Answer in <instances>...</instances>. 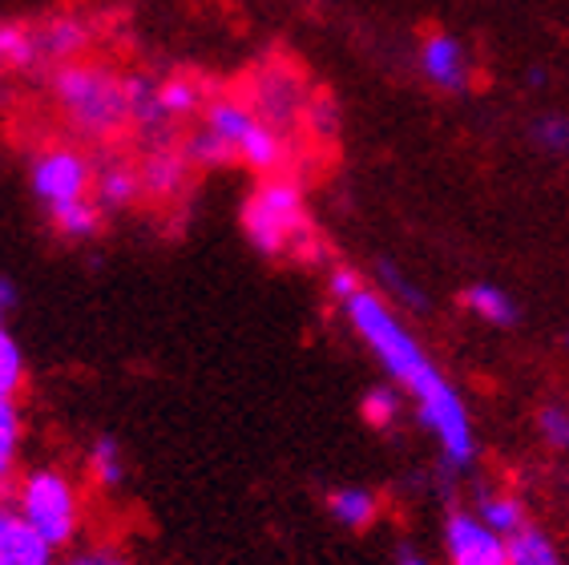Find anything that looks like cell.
<instances>
[{
    "instance_id": "obj_8",
    "label": "cell",
    "mask_w": 569,
    "mask_h": 565,
    "mask_svg": "<svg viewBox=\"0 0 569 565\" xmlns=\"http://www.w3.org/2000/svg\"><path fill=\"white\" fill-rule=\"evenodd\" d=\"M247 101L254 106L259 118L271 121L274 130H283V133L291 130V126H299V121H307V106H311L303 86H299L291 73H283V69H271V73L259 77Z\"/></svg>"
},
{
    "instance_id": "obj_12",
    "label": "cell",
    "mask_w": 569,
    "mask_h": 565,
    "mask_svg": "<svg viewBox=\"0 0 569 565\" xmlns=\"http://www.w3.org/2000/svg\"><path fill=\"white\" fill-rule=\"evenodd\" d=\"M130 477V460H126V448L113 440V436H98L89 440L86 448V480L101 493H118Z\"/></svg>"
},
{
    "instance_id": "obj_13",
    "label": "cell",
    "mask_w": 569,
    "mask_h": 565,
    "mask_svg": "<svg viewBox=\"0 0 569 565\" xmlns=\"http://www.w3.org/2000/svg\"><path fill=\"white\" fill-rule=\"evenodd\" d=\"M190 178V158L166 146H153L142 162V186L150 198H174Z\"/></svg>"
},
{
    "instance_id": "obj_18",
    "label": "cell",
    "mask_w": 569,
    "mask_h": 565,
    "mask_svg": "<svg viewBox=\"0 0 569 565\" xmlns=\"http://www.w3.org/2000/svg\"><path fill=\"white\" fill-rule=\"evenodd\" d=\"M158 106H162L166 121L174 126V121L202 113V109H207V98H202L198 81H190V77H162V81H158Z\"/></svg>"
},
{
    "instance_id": "obj_17",
    "label": "cell",
    "mask_w": 569,
    "mask_h": 565,
    "mask_svg": "<svg viewBox=\"0 0 569 565\" xmlns=\"http://www.w3.org/2000/svg\"><path fill=\"white\" fill-rule=\"evenodd\" d=\"M460 304L469 307L477 319H485V324H493V327H509L517 319V304L509 299V291L497 287V282H472L469 291L460 295Z\"/></svg>"
},
{
    "instance_id": "obj_23",
    "label": "cell",
    "mask_w": 569,
    "mask_h": 565,
    "mask_svg": "<svg viewBox=\"0 0 569 565\" xmlns=\"http://www.w3.org/2000/svg\"><path fill=\"white\" fill-rule=\"evenodd\" d=\"M376 279H380V287H383V299L392 307H400V311H425V291H420L417 282L408 279L396 262H380L376 267Z\"/></svg>"
},
{
    "instance_id": "obj_15",
    "label": "cell",
    "mask_w": 569,
    "mask_h": 565,
    "mask_svg": "<svg viewBox=\"0 0 569 565\" xmlns=\"http://www.w3.org/2000/svg\"><path fill=\"white\" fill-rule=\"evenodd\" d=\"M328 513L336 525L360 533L380 517V497L372 489H363V485H340V489L328 493Z\"/></svg>"
},
{
    "instance_id": "obj_22",
    "label": "cell",
    "mask_w": 569,
    "mask_h": 565,
    "mask_svg": "<svg viewBox=\"0 0 569 565\" xmlns=\"http://www.w3.org/2000/svg\"><path fill=\"white\" fill-rule=\"evenodd\" d=\"M49 218H53V230L66 242H89L101 230V218H106V210L89 198V202H77V207L57 210V215H49Z\"/></svg>"
},
{
    "instance_id": "obj_14",
    "label": "cell",
    "mask_w": 569,
    "mask_h": 565,
    "mask_svg": "<svg viewBox=\"0 0 569 565\" xmlns=\"http://www.w3.org/2000/svg\"><path fill=\"white\" fill-rule=\"evenodd\" d=\"M24 445V416L12 396H0V500L4 493L17 489V468H21Z\"/></svg>"
},
{
    "instance_id": "obj_19",
    "label": "cell",
    "mask_w": 569,
    "mask_h": 565,
    "mask_svg": "<svg viewBox=\"0 0 569 565\" xmlns=\"http://www.w3.org/2000/svg\"><path fill=\"white\" fill-rule=\"evenodd\" d=\"M477 517H481L489 529H497L509 542L513 533H521L529 525V517H526V505L517 497H509V493H481V500H477Z\"/></svg>"
},
{
    "instance_id": "obj_27",
    "label": "cell",
    "mask_w": 569,
    "mask_h": 565,
    "mask_svg": "<svg viewBox=\"0 0 569 565\" xmlns=\"http://www.w3.org/2000/svg\"><path fill=\"white\" fill-rule=\"evenodd\" d=\"M533 141L546 153H569V118L566 113H546V118H537Z\"/></svg>"
},
{
    "instance_id": "obj_31",
    "label": "cell",
    "mask_w": 569,
    "mask_h": 565,
    "mask_svg": "<svg viewBox=\"0 0 569 565\" xmlns=\"http://www.w3.org/2000/svg\"><path fill=\"white\" fill-rule=\"evenodd\" d=\"M392 565H428V557L420 554L417 545H400V549H396V557H392Z\"/></svg>"
},
{
    "instance_id": "obj_29",
    "label": "cell",
    "mask_w": 569,
    "mask_h": 565,
    "mask_svg": "<svg viewBox=\"0 0 569 565\" xmlns=\"http://www.w3.org/2000/svg\"><path fill=\"white\" fill-rule=\"evenodd\" d=\"M356 287H363V279L356 271H348V267H331V275H328V291H331V299H348Z\"/></svg>"
},
{
    "instance_id": "obj_25",
    "label": "cell",
    "mask_w": 569,
    "mask_h": 565,
    "mask_svg": "<svg viewBox=\"0 0 569 565\" xmlns=\"http://www.w3.org/2000/svg\"><path fill=\"white\" fill-rule=\"evenodd\" d=\"M360 413L372 428H392L400 420V388L396 384H372V388L363 391Z\"/></svg>"
},
{
    "instance_id": "obj_7",
    "label": "cell",
    "mask_w": 569,
    "mask_h": 565,
    "mask_svg": "<svg viewBox=\"0 0 569 565\" xmlns=\"http://www.w3.org/2000/svg\"><path fill=\"white\" fill-rule=\"evenodd\" d=\"M449 565H509V542L469 509H457L445 522Z\"/></svg>"
},
{
    "instance_id": "obj_5",
    "label": "cell",
    "mask_w": 569,
    "mask_h": 565,
    "mask_svg": "<svg viewBox=\"0 0 569 565\" xmlns=\"http://www.w3.org/2000/svg\"><path fill=\"white\" fill-rule=\"evenodd\" d=\"M202 130L227 150L230 162L247 166L254 175H279L287 162V133L254 113L242 98H210L202 109Z\"/></svg>"
},
{
    "instance_id": "obj_16",
    "label": "cell",
    "mask_w": 569,
    "mask_h": 565,
    "mask_svg": "<svg viewBox=\"0 0 569 565\" xmlns=\"http://www.w3.org/2000/svg\"><path fill=\"white\" fill-rule=\"evenodd\" d=\"M37 41H41V57H53V61H81V53L89 49V24L77 21V17H57L44 29H37Z\"/></svg>"
},
{
    "instance_id": "obj_21",
    "label": "cell",
    "mask_w": 569,
    "mask_h": 565,
    "mask_svg": "<svg viewBox=\"0 0 569 565\" xmlns=\"http://www.w3.org/2000/svg\"><path fill=\"white\" fill-rule=\"evenodd\" d=\"M509 565H561V554L553 537L529 522L526 529L509 537Z\"/></svg>"
},
{
    "instance_id": "obj_28",
    "label": "cell",
    "mask_w": 569,
    "mask_h": 565,
    "mask_svg": "<svg viewBox=\"0 0 569 565\" xmlns=\"http://www.w3.org/2000/svg\"><path fill=\"white\" fill-rule=\"evenodd\" d=\"M537 433L549 448H569V408L566 404H546L537 413Z\"/></svg>"
},
{
    "instance_id": "obj_32",
    "label": "cell",
    "mask_w": 569,
    "mask_h": 565,
    "mask_svg": "<svg viewBox=\"0 0 569 565\" xmlns=\"http://www.w3.org/2000/svg\"><path fill=\"white\" fill-rule=\"evenodd\" d=\"M61 565H101V557L98 554H73V557H66Z\"/></svg>"
},
{
    "instance_id": "obj_1",
    "label": "cell",
    "mask_w": 569,
    "mask_h": 565,
    "mask_svg": "<svg viewBox=\"0 0 569 565\" xmlns=\"http://www.w3.org/2000/svg\"><path fill=\"white\" fill-rule=\"evenodd\" d=\"M340 307L356 339L383 368V376L417 400L420 424L437 436L445 465L469 468L472 457H477V433H472L469 408L460 400V391L445 380V371L428 359V351L420 348V339L400 319V311L380 291H372L368 282L356 287Z\"/></svg>"
},
{
    "instance_id": "obj_33",
    "label": "cell",
    "mask_w": 569,
    "mask_h": 565,
    "mask_svg": "<svg viewBox=\"0 0 569 565\" xmlns=\"http://www.w3.org/2000/svg\"><path fill=\"white\" fill-rule=\"evenodd\" d=\"M101 565H138V562H130V557H101Z\"/></svg>"
},
{
    "instance_id": "obj_10",
    "label": "cell",
    "mask_w": 569,
    "mask_h": 565,
    "mask_svg": "<svg viewBox=\"0 0 569 565\" xmlns=\"http://www.w3.org/2000/svg\"><path fill=\"white\" fill-rule=\"evenodd\" d=\"M420 69L437 89H449V93H460L469 89V49L457 41L452 33H428L425 44H420Z\"/></svg>"
},
{
    "instance_id": "obj_3",
    "label": "cell",
    "mask_w": 569,
    "mask_h": 565,
    "mask_svg": "<svg viewBox=\"0 0 569 565\" xmlns=\"http://www.w3.org/2000/svg\"><path fill=\"white\" fill-rule=\"evenodd\" d=\"M242 230L259 255L283 259L311 247V218H307L303 190L291 178L267 175L242 202Z\"/></svg>"
},
{
    "instance_id": "obj_9",
    "label": "cell",
    "mask_w": 569,
    "mask_h": 565,
    "mask_svg": "<svg viewBox=\"0 0 569 565\" xmlns=\"http://www.w3.org/2000/svg\"><path fill=\"white\" fill-rule=\"evenodd\" d=\"M0 565H61L53 545L24 522L12 500H0Z\"/></svg>"
},
{
    "instance_id": "obj_11",
    "label": "cell",
    "mask_w": 569,
    "mask_h": 565,
    "mask_svg": "<svg viewBox=\"0 0 569 565\" xmlns=\"http://www.w3.org/2000/svg\"><path fill=\"white\" fill-rule=\"evenodd\" d=\"M146 195L142 166L126 162V158H106L93 170V202L101 210H126Z\"/></svg>"
},
{
    "instance_id": "obj_30",
    "label": "cell",
    "mask_w": 569,
    "mask_h": 565,
    "mask_svg": "<svg viewBox=\"0 0 569 565\" xmlns=\"http://www.w3.org/2000/svg\"><path fill=\"white\" fill-rule=\"evenodd\" d=\"M12 307H17V287H12V279H0V324L9 319Z\"/></svg>"
},
{
    "instance_id": "obj_6",
    "label": "cell",
    "mask_w": 569,
    "mask_h": 565,
    "mask_svg": "<svg viewBox=\"0 0 569 565\" xmlns=\"http://www.w3.org/2000/svg\"><path fill=\"white\" fill-rule=\"evenodd\" d=\"M93 170H98V162H89L86 150L57 141V146H44L41 153H33L29 186H33L37 202L49 215H57V210H69L93 198Z\"/></svg>"
},
{
    "instance_id": "obj_34",
    "label": "cell",
    "mask_w": 569,
    "mask_h": 565,
    "mask_svg": "<svg viewBox=\"0 0 569 565\" xmlns=\"http://www.w3.org/2000/svg\"><path fill=\"white\" fill-rule=\"evenodd\" d=\"M566 348H569V336H566Z\"/></svg>"
},
{
    "instance_id": "obj_4",
    "label": "cell",
    "mask_w": 569,
    "mask_h": 565,
    "mask_svg": "<svg viewBox=\"0 0 569 565\" xmlns=\"http://www.w3.org/2000/svg\"><path fill=\"white\" fill-rule=\"evenodd\" d=\"M12 505L21 517L53 545L57 554L77 542V533L86 525V497L69 468L61 465H33L17 477Z\"/></svg>"
},
{
    "instance_id": "obj_26",
    "label": "cell",
    "mask_w": 569,
    "mask_h": 565,
    "mask_svg": "<svg viewBox=\"0 0 569 565\" xmlns=\"http://www.w3.org/2000/svg\"><path fill=\"white\" fill-rule=\"evenodd\" d=\"M21 388H24V351L9 327L0 324V396H12V400H17Z\"/></svg>"
},
{
    "instance_id": "obj_20",
    "label": "cell",
    "mask_w": 569,
    "mask_h": 565,
    "mask_svg": "<svg viewBox=\"0 0 569 565\" xmlns=\"http://www.w3.org/2000/svg\"><path fill=\"white\" fill-rule=\"evenodd\" d=\"M126 86H130V113H133V126H142L150 138L170 126L158 106V77H126Z\"/></svg>"
},
{
    "instance_id": "obj_2",
    "label": "cell",
    "mask_w": 569,
    "mask_h": 565,
    "mask_svg": "<svg viewBox=\"0 0 569 565\" xmlns=\"http://www.w3.org/2000/svg\"><path fill=\"white\" fill-rule=\"evenodd\" d=\"M53 101L66 126L86 141H110L133 126L130 86L110 66L98 61H66L53 73Z\"/></svg>"
},
{
    "instance_id": "obj_24",
    "label": "cell",
    "mask_w": 569,
    "mask_h": 565,
    "mask_svg": "<svg viewBox=\"0 0 569 565\" xmlns=\"http://www.w3.org/2000/svg\"><path fill=\"white\" fill-rule=\"evenodd\" d=\"M41 57V41L33 29L24 24H0V66L4 69H24Z\"/></svg>"
}]
</instances>
